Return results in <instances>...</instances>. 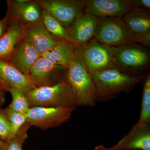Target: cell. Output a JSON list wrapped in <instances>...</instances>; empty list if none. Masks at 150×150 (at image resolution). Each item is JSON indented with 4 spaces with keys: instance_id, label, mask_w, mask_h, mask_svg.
<instances>
[{
    "instance_id": "cell-1",
    "label": "cell",
    "mask_w": 150,
    "mask_h": 150,
    "mask_svg": "<svg viewBox=\"0 0 150 150\" xmlns=\"http://www.w3.org/2000/svg\"><path fill=\"white\" fill-rule=\"evenodd\" d=\"M83 47L76 46L68 69L67 80L74 96L77 106L90 107L97 101L96 88L83 56Z\"/></svg>"
},
{
    "instance_id": "cell-2",
    "label": "cell",
    "mask_w": 150,
    "mask_h": 150,
    "mask_svg": "<svg viewBox=\"0 0 150 150\" xmlns=\"http://www.w3.org/2000/svg\"><path fill=\"white\" fill-rule=\"evenodd\" d=\"M96 88L97 101L105 102L123 93H129L137 84L143 82L146 76H134L115 67L90 74Z\"/></svg>"
},
{
    "instance_id": "cell-3",
    "label": "cell",
    "mask_w": 150,
    "mask_h": 150,
    "mask_svg": "<svg viewBox=\"0 0 150 150\" xmlns=\"http://www.w3.org/2000/svg\"><path fill=\"white\" fill-rule=\"evenodd\" d=\"M25 95L30 107H77L76 98L67 78L54 86L35 88Z\"/></svg>"
},
{
    "instance_id": "cell-4",
    "label": "cell",
    "mask_w": 150,
    "mask_h": 150,
    "mask_svg": "<svg viewBox=\"0 0 150 150\" xmlns=\"http://www.w3.org/2000/svg\"><path fill=\"white\" fill-rule=\"evenodd\" d=\"M112 48L115 67L132 76H146L150 67L149 48L139 43Z\"/></svg>"
},
{
    "instance_id": "cell-5",
    "label": "cell",
    "mask_w": 150,
    "mask_h": 150,
    "mask_svg": "<svg viewBox=\"0 0 150 150\" xmlns=\"http://www.w3.org/2000/svg\"><path fill=\"white\" fill-rule=\"evenodd\" d=\"M94 38L100 43L111 47L139 43L137 38L119 18H98Z\"/></svg>"
},
{
    "instance_id": "cell-6",
    "label": "cell",
    "mask_w": 150,
    "mask_h": 150,
    "mask_svg": "<svg viewBox=\"0 0 150 150\" xmlns=\"http://www.w3.org/2000/svg\"><path fill=\"white\" fill-rule=\"evenodd\" d=\"M66 28L84 12L88 0H35Z\"/></svg>"
},
{
    "instance_id": "cell-7",
    "label": "cell",
    "mask_w": 150,
    "mask_h": 150,
    "mask_svg": "<svg viewBox=\"0 0 150 150\" xmlns=\"http://www.w3.org/2000/svg\"><path fill=\"white\" fill-rule=\"evenodd\" d=\"M75 108L30 107L27 112V122L30 126L41 129L56 128L69 121Z\"/></svg>"
},
{
    "instance_id": "cell-8",
    "label": "cell",
    "mask_w": 150,
    "mask_h": 150,
    "mask_svg": "<svg viewBox=\"0 0 150 150\" xmlns=\"http://www.w3.org/2000/svg\"><path fill=\"white\" fill-rule=\"evenodd\" d=\"M68 69L40 56L33 66L28 76L35 88L50 86L67 78Z\"/></svg>"
},
{
    "instance_id": "cell-9",
    "label": "cell",
    "mask_w": 150,
    "mask_h": 150,
    "mask_svg": "<svg viewBox=\"0 0 150 150\" xmlns=\"http://www.w3.org/2000/svg\"><path fill=\"white\" fill-rule=\"evenodd\" d=\"M83 56L90 74L115 67L112 47L100 43L95 38L84 47Z\"/></svg>"
},
{
    "instance_id": "cell-10",
    "label": "cell",
    "mask_w": 150,
    "mask_h": 150,
    "mask_svg": "<svg viewBox=\"0 0 150 150\" xmlns=\"http://www.w3.org/2000/svg\"><path fill=\"white\" fill-rule=\"evenodd\" d=\"M6 17L25 26L41 20L42 8L35 0H8Z\"/></svg>"
},
{
    "instance_id": "cell-11",
    "label": "cell",
    "mask_w": 150,
    "mask_h": 150,
    "mask_svg": "<svg viewBox=\"0 0 150 150\" xmlns=\"http://www.w3.org/2000/svg\"><path fill=\"white\" fill-rule=\"evenodd\" d=\"M135 8L134 0H88L84 12L98 18H121Z\"/></svg>"
},
{
    "instance_id": "cell-12",
    "label": "cell",
    "mask_w": 150,
    "mask_h": 150,
    "mask_svg": "<svg viewBox=\"0 0 150 150\" xmlns=\"http://www.w3.org/2000/svg\"><path fill=\"white\" fill-rule=\"evenodd\" d=\"M121 18L128 29L137 38L139 43L149 48L150 46V11L134 9Z\"/></svg>"
},
{
    "instance_id": "cell-13",
    "label": "cell",
    "mask_w": 150,
    "mask_h": 150,
    "mask_svg": "<svg viewBox=\"0 0 150 150\" xmlns=\"http://www.w3.org/2000/svg\"><path fill=\"white\" fill-rule=\"evenodd\" d=\"M98 22V18L84 12L66 28L75 46L84 48L94 38Z\"/></svg>"
},
{
    "instance_id": "cell-14",
    "label": "cell",
    "mask_w": 150,
    "mask_h": 150,
    "mask_svg": "<svg viewBox=\"0 0 150 150\" xmlns=\"http://www.w3.org/2000/svg\"><path fill=\"white\" fill-rule=\"evenodd\" d=\"M22 28L23 40L33 46L41 55L53 48L60 41L49 33L42 20Z\"/></svg>"
},
{
    "instance_id": "cell-15",
    "label": "cell",
    "mask_w": 150,
    "mask_h": 150,
    "mask_svg": "<svg viewBox=\"0 0 150 150\" xmlns=\"http://www.w3.org/2000/svg\"><path fill=\"white\" fill-rule=\"evenodd\" d=\"M110 150H150V124L137 122Z\"/></svg>"
},
{
    "instance_id": "cell-16",
    "label": "cell",
    "mask_w": 150,
    "mask_h": 150,
    "mask_svg": "<svg viewBox=\"0 0 150 150\" xmlns=\"http://www.w3.org/2000/svg\"><path fill=\"white\" fill-rule=\"evenodd\" d=\"M0 81L8 88H14L25 94L35 88L29 76L21 72L8 61L1 59Z\"/></svg>"
},
{
    "instance_id": "cell-17",
    "label": "cell",
    "mask_w": 150,
    "mask_h": 150,
    "mask_svg": "<svg viewBox=\"0 0 150 150\" xmlns=\"http://www.w3.org/2000/svg\"><path fill=\"white\" fill-rule=\"evenodd\" d=\"M41 54L30 43L22 39L16 46L8 62L23 74L28 76Z\"/></svg>"
},
{
    "instance_id": "cell-18",
    "label": "cell",
    "mask_w": 150,
    "mask_h": 150,
    "mask_svg": "<svg viewBox=\"0 0 150 150\" xmlns=\"http://www.w3.org/2000/svg\"><path fill=\"white\" fill-rule=\"evenodd\" d=\"M22 37V26L15 21H8L5 32L0 36V59L8 61Z\"/></svg>"
},
{
    "instance_id": "cell-19",
    "label": "cell",
    "mask_w": 150,
    "mask_h": 150,
    "mask_svg": "<svg viewBox=\"0 0 150 150\" xmlns=\"http://www.w3.org/2000/svg\"><path fill=\"white\" fill-rule=\"evenodd\" d=\"M76 46L72 43L60 41L53 48L41 54V57L58 66L68 68L74 54Z\"/></svg>"
},
{
    "instance_id": "cell-20",
    "label": "cell",
    "mask_w": 150,
    "mask_h": 150,
    "mask_svg": "<svg viewBox=\"0 0 150 150\" xmlns=\"http://www.w3.org/2000/svg\"><path fill=\"white\" fill-rule=\"evenodd\" d=\"M41 20L49 33L56 39L73 43L67 29L51 14L42 9Z\"/></svg>"
},
{
    "instance_id": "cell-21",
    "label": "cell",
    "mask_w": 150,
    "mask_h": 150,
    "mask_svg": "<svg viewBox=\"0 0 150 150\" xmlns=\"http://www.w3.org/2000/svg\"><path fill=\"white\" fill-rule=\"evenodd\" d=\"M143 82L144 86L142 93L141 113L139 120L138 122L150 124V74L146 76Z\"/></svg>"
},
{
    "instance_id": "cell-22",
    "label": "cell",
    "mask_w": 150,
    "mask_h": 150,
    "mask_svg": "<svg viewBox=\"0 0 150 150\" xmlns=\"http://www.w3.org/2000/svg\"><path fill=\"white\" fill-rule=\"evenodd\" d=\"M8 92L11 94L12 100L8 108L11 109L21 113H26L30 108L27 97L23 92L14 88H10Z\"/></svg>"
},
{
    "instance_id": "cell-23",
    "label": "cell",
    "mask_w": 150,
    "mask_h": 150,
    "mask_svg": "<svg viewBox=\"0 0 150 150\" xmlns=\"http://www.w3.org/2000/svg\"><path fill=\"white\" fill-rule=\"evenodd\" d=\"M4 110L11 127V139L17 134L27 123L26 114L14 111L8 107L4 109Z\"/></svg>"
},
{
    "instance_id": "cell-24",
    "label": "cell",
    "mask_w": 150,
    "mask_h": 150,
    "mask_svg": "<svg viewBox=\"0 0 150 150\" xmlns=\"http://www.w3.org/2000/svg\"><path fill=\"white\" fill-rule=\"evenodd\" d=\"M30 126L27 122L16 135L5 142L4 150H23V145L27 139L28 131Z\"/></svg>"
},
{
    "instance_id": "cell-25",
    "label": "cell",
    "mask_w": 150,
    "mask_h": 150,
    "mask_svg": "<svg viewBox=\"0 0 150 150\" xmlns=\"http://www.w3.org/2000/svg\"><path fill=\"white\" fill-rule=\"evenodd\" d=\"M10 123L4 109L0 108V139L5 142L11 138Z\"/></svg>"
},
{
    "instance_id": "cell-26",
    "label": "cell",
    "mask_w": 150,
    "mask_h": 150,
    "mask_svg": "<svg viewBox=\"0 0 150 150\" xmlns=\"http://www.w3.org/2000/svg\"><path fill=\"white\" fill-rule=\"evenodd\" d=\"M135 8L141 9L144 10L150 11V0H134Z\"/></svg>"
},
{
    "instance_id": "cell-27",
    "label": "cell",
    "mask_w": 150,
    "mask_h": 150,
    "mask_svg": "<svg viewBox=\"0 0 150 150\" xmlns=\"http://www.w3.org/2000/svg\"><path fill=\"white\" fill-rule=\"evenodd\" d=\"M8 25V20L6 16L0 20V36L4 33Z\"/></svg>"
},
{
    "instance_id": "cell-28",
    "label": "cell",
    "mask_w": 150,
    "mask_h": 150,
    "mask_svg": "<svg viewBox=\"0 0 150 150\" xmlns=\"http://www.w3.org/2000/svg\"><path fill=\"white\" fill-rule=\"evenodd\" d=\"M5 92L0 91V108L5 103Z\"/></svg>"
},
{
    "instance_id": "cell-29",
    "label": "cell",
    "mask_w": 150,
    "mask_h": 150,
    "mask_svg": "<svg viewBox=\"0 0 150 150\" xmlns=\"http://www.w3.org/2000/svg\"><path fill=\"white\" fill-rule=\"evenodd\" d=\"M93 150H110V148L105 147L103 145H99L96 147Z\"/></svg>"
},
{
    "instance_id": "cell-30",
    "label": "cell",
    "mask_w": 150,
    "mask_h": 150,
    "mask_svg": "<svg viewBox=\"0 0 150 150\" xmlns=\"http://www.w3.org/2000/svg\"><path fill=\"white\" fill-rule=\"evenodd\" d=\"M8 88L0 81V91L8 92Z\"/></svg>"
},
{
    "instance_id": "cell-31",
    "label": "cell",
    "mask_w": 150,
    "mask_h": 150,
    "mask_svg": "<svg viewBox=\"0 0 150 150\" xmlns=\"http://www.w3.org/2000/svg\"><path fill=\"white\" fill-rule=\"evenodd\" d=\"M5 146V143L0 139V150H4Z\"/></svg>"
},
{
    "instance_id": "cell-32",
    "label": "cell",
    "mask_w": 150,
    "mask_h": 150,
    "mask_svg": "<svg viewBox=\"0 0 150 150\" xmlns=\"http://www.w3.org/2000/svg\"><path fill=\"white\" fill-rule=\"evenodd\" d=\"M136 150V149H126V150Z\"/></svg>"
}]
</instances>
